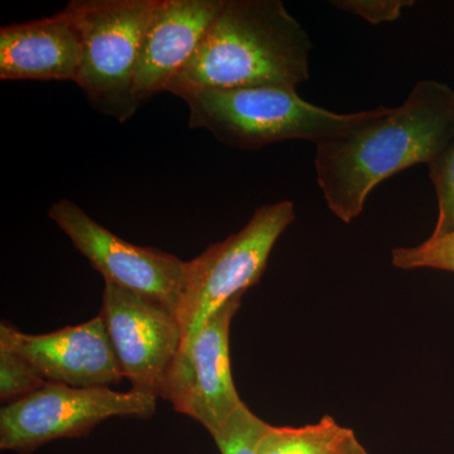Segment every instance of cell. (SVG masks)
<instances>
[{"instance_id":"obj_5","label":"cell","mask_w":454,"mask_h":454,"mask_svg":"<svg viewBox=\"0 0 454 454\" xmlns=\"http://www.w3.org/2000/svg\"><path fill=\"white\" fill-rule=\"evenodd\" d=\"M295 219L289 200L264 205L234 235L188 262L177 319L187 348L212 315L262 279L269 256Z\"/></svg>"},{"instance_id":"obj_16","label":"cell","mask_w":454,"mask_h":454,"mask_svg":"<svg viewBox=\"0 0 454 454\" xmlns=\"http://www.w3.org/2000/svg\"><path fill=\"white\" fill-rule=\"evenodd\" d=\"M394 267L403 270L437 269L454 273V231L429 238L418 247H396L391 253Z\"/></svg>"},{"instance_id":"obj_15","label":"cell","mask_w":454,"mask_h":454,"mask_svg":"<svg viewBox=\"0 0 454 454\" xmlns=\"http://www.w3.org/2000/svg\"><path fill=\"white\" fill-rule=\"evenodd\" d=\"M269 427L244 404L212 438L221 454H259L260 441Z\"/></svg>"},{"instance_id":"obj_4","label":"cell","mask_w":454,"mask_h":454,"mask_svg":"<svg viewBox=\"0 0 454 454\" xmlns=\"http://www.w3.org/2000/svg\"><path fill=\"white\" fill-rule=\"evenodd\" d=\"M160 0H74L66 5L82 41L76 83L104 115L124 122L139 109L133 88Z\"/></svg>"},{"instance_id":"obj_7","label":"cell","mask_w":454,"mask_h":454,"mask_svg":"<svg viewBox=\"0 0 454 454\" xmlns=\"http://www.w3.org/2000/svg\"><path fill=\"white\" fill-rule=\"evenodd\" d=\"M49 216L104 280L137 293L177 316L188 262L154 247L122 240L67 199L53 203Z\"/></svg>"},{"instance_id":"obj_18","label":"cell","mask_w":454,"mask_h":454,"mask_svg":"<svg viewBox=\"0 0 454 454\" xmlns=\"http://www.w3.org/2000/svg\"><path fill=\"white\" fill-rule=\"evenodd\" d=\"M333 7L363 18L372 25L394 22L402 16L403 9L411 7L413 0H334Z\"/></svg>"},{"instance_id":"obj_1","label":"cell","mask_w":454,"mask_h":454,"mask_svg":"<svg viewBox=\"0 0 454 454\" xmlns=\"http://www.w3.org/2000/svg\"><path fill=\"white\" fill-rule=\"evenodd\" d=\"M454 121V91L423 80L403 106H379L365 121L316 145L317 184L328 208L349 223L385 179L428 164L446 142Z\"/></svg>"},{"instance_id":"obj_10","label":"cell","mask_w":454,"mask_h":454,"mask_svg":"<svg viewBox=\"0 0 454 454\" xmlns=\"http://www.w3.org/2000/svg\"><path fill=\"white\" fill-rule=\"evenodd\" d=\"M0 346L22 357L53 384L109 387L124 378L101 315L85 324L44 334L25 333L3 322Z\"/></svg>"},{"instance_id":"obj_14","label":"cell","mask_w":454,"mask_h":454,"mask_svg":"<svg viewBox=\"0 0 454 454\" xmlns=\"http://www.w3.org/2000/svg\"><path fill=\"white\" fill-rule=\"evenodd\" d=\"M437 193L438 216L430 238L454 231V121L446 142L427 164Z\"/></svg>"},{"instance_id":"obj_3","label":"cell","mask_w":454,"mask_h":454,"mask_svg":"<svg viewBox=\"0 0 454 454\" xmlns=\"http://www.w3.org/2000/svg\"><path fill=\"white\" fill-rule=\"evenodd\" d=\"M190 109V128L210 131L220 143L259 149L284 140L318 145L365 121L372 110L337 114L307 103L297 89H196L178 95Z\"/></svg>"},{"instance_id":"obj_12","label":"cell","mask_w":454,"mask_h":454,"mask_svg":"<svg viewBox=\"0 0 454 454\" xmlns=\"http://www.w3.org/2000/svg\"><path fill=\"white\" fill-rule=\"evenodd\" d=\"M82 62V41L67 9L32 22L0 28L3 82H74Z\"/></svg>"},{"instance_id":"obj_19","label":"cell","mask_w":454,"mask_h":454,"mask_svg":"<svg viewBox=\"0 0 454 454\" xmlns=\"http://www.w3.org/2000/svg\"><path fill=\"white\" fill-rule=\"evenodd\" d=\"M334 454H369L366 448L360 443L355 433L352 432L349 437L343 442L342 446Z\"/></svg>"},{"instance_id":"obj_11","label":"cell","mask_w":454,"mask_h":454,"mask_svg":"<svg viewBox=\"0 0 454 454\" xmlns=\"http://www.w3.org/2000/svg\"><path fill=\"white\" fill-rule=\"evenodd\" d=\"M223 0H160L146 32L137 67L133 94L142 106L191 61L223 7Z\"/></svg>"},{"instance_id":"obj_17","label":"cell","mask_w":454,"mask_h":454,"mask_svg":"<svg viewBox=\"0 0 454 454\" xmlns=\"http://www.w3.org/2000/svg\"><path fill=\"white\" fill-rule=\"evenodd\" d=\"M47 381L22 357L0 346V399L13 403L42 389Z\"/></svg>"},{"instance_id":"obj_9","label":"cell","mask_w":454,"mask_h":454,"mask_svg":"<svg viewBox=\"0 0 454 454\" xmlns=\"http://www.w3.org/2000/svg\"><path fill=\"white\" fill-rule=\"evenodd\" d=\"M101 316L124 378L134 390L162 397L184 343L177 316L107 280Z\"/></svg>"},{"instance_id":"obj_8","label":"cell","mask_w":454,"mask_h":454,"mask_svg":"<svg viewBox=\"0 0 454 454\" xmlns=\"http://www.w3.org/2000/svg\"><path fill=\"white\" fill-rule=\"evenodd\" d=\"M243 295L232 298L212 315L187 348H181L162 399L176 411L201 424L210 434L244 405L230 360V325Z\"/></svg>"},{"instance_id":"obj_13","label":"cell","mask_w":454,"mask_h":454,"mask_svg":"<svg viewBox=\"0 0 454 454\" xmlns=\"http://www.w3.org/2000/svg\"><path fill=\"white\" fill-rule=\"evenodd\" d=\"M354 430L331 415L303 427H269L259 443V454H334Z\"/></svg>"},{"instance_id":"obj_6","label":"cell","mask_w":454,"mask_h":454,"mask_svg":"<svg viewBox=\"0 0 454 454\" xmlns=\"http://www.w3.org/2000/svg\"><path fill=\"white\" fill-rule=\"evenodd\" d=\"M157 396L109 387H74L47 382L31 395L3 406L0 448L22 454L62 438L89 434L114 417L149 418L157 411Z\"/></svg>"},{"instance_id":"obj_2","label":"cell","mask_w":454,"mask_h":454,"mask_svg":"<svg viewBox=\"0 0 454 454\" xmlns=\"http://www.w3.org/2000/svg\"><path fill=\"white\" fill-rule=\"evenodd\" d=\"M312 41L282 0H223L191 61L166 91L274 86L309 79Z\"/></svg>"}]
</instances>
